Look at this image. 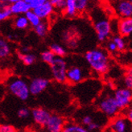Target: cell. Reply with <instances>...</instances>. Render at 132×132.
Instances as JSON below:
<instances>
[{
  "mask_svg": "<svg viewBox=\"0 0 132 132\" xmlns=\"http://www.w3.org/2000/svg\"><path fill=\"white\" fill-rule=\"evenodd\" d=\"M17 132H28V131H17Z\"/></svg>",
  "mask_w": 132,
  "mask_h": 132,
  "instance_id": "obj_40",
  "label": "cell"
},
{
  "mask_svg": "<svg viewBox=\"0 0 132 132\" xmlns=\"http://www.w3.org/2000/svg\"><path fill=\"white\" fill-rule=\"evenodd\" d=\"M123 115L126 117L127 119L132 125V104L130 105L128 108H127L126 110H125V113H124Z\"/></svg>",
  "mask_w": 132,
  "mask_h": 132,
  "instance_id": "obj_36",
  "label": "cell"
},
{
  "mask_svg": "<svg viewBox=\"0 0 132 132\" xmlns=\"http://www.w3.org/2000/svg\"><path fill=\"white\" fill-rule=\"evenodd\" d=\"M112 10L120 19L132 17V2L129 0H119L112 2Z\"/></svg>",
  "mask_w": 132,
  "mask_h": 132,
  "instance_id": "obj_10",
  "label": "cell"
},
{
  "mask_svg": "<svg viewBox=\"0 0 132 132\" xmlns=\"http://www.w3.org/2000/svg\"><path fill=\"white\" fill-rule=\"evenodd\" d=\"M10 3V9L14 15H25L29 11L30 6L26 0H11L8 1Z\"/></svg>",
  "mask_w": 132,
  "mask_h": 132,
  "instance_id": "obj_15",
  "label": "cell"
},
{
  "mask_svg": "<svg viewBox=\"0 0 132 132\" xmlns=\"http://www.w3.org/2000/svg\"><path fill=\"white\" fill-rule=\"evenodd\" d=\"M0 132H17V130L11 125L2 124L0 125Z\"/></svg>",
  "mask_w": 132,
  "mask_h": 132,
  "instance_id": "obj_35",
  "label": "cell"
},
{
  "mask_svg": "<svg viewBox=\"0 0 132 132\" xmlns=\"http://www.w3.org/2000/svg\"><path fill=\"white\" fill-rule=\"evenodd\" d=\"M111 39L116 45L118 52H122L126 49L127 44H126V41L124 39V37L121 36L118 34H114V36L111 37Z\"/></svg>",
  "mask_w": 132,
  "mask_h": 132,
  "instance_id": "obj_26",
  "label": "cell"
},
{
  "mask_svg": "<svg viewBox=\"0 0 132 132\" xmlns=\"http://www.w3.org/2000/svg\"><path fill=\"white\" fill-rule=\"evenodd\" d=\"M102 90L100 81L96 79H87L75 85L74 94L77 100L82 104H89L95 101Z\"/></svg>",
  "mask_w": 132,
  "mask_h": 132,
  "instance_id": "obj_6",
  "label": "cell"
},
{
  "mask_svg": "<svg viewBox=\"0 0 132 132\" xmlns=\"http://www.w3.org/2000/svg\"><path fill=\"white\" fill-rule=\"evenodd\" d=\"M108 129L111 132H131L132 125L124 115L118 114L109 122Z\"/></svg>",
  "mask_w": 132,
  "mask_h": 132,
  "instance_id": "obj_11",
  "label": "cell"
},
{
  "mask_svg": "<svg viewBox=\"0 0 132 132\" xmlns=\"http://www.w3.org/2000/svg\"><path fill=\"white\" fill-rule=\"evenodd\" d=\"M126 75L132 77V65L129 66V67L127 69V71H126Z\"/></svg>",
  "mask_w": 132,
  "mask_h": 132,
  "instance_id": "obj_37",
  "label": "cell"
},
{
  "mask_svg": "<svg viewBox=\"0 0 132 132\" xmlns=\"http://www.w3.org/2000/svg\"><path fill=\"white\" fill-rule=\"evenodd\" d=\"M61 132H89L87 129L77 122H67Z\"/></svg>",
  "mask_w": 132,
  "mask_h": 132,
  "instance_id": "obj_19",
  "label": "cell"
},
{
  "mask_svg": "<svg viewBox=\"0 0 132 132\" xmlns=\"http://www.w3.org/2000/svg\"><path fill=\"white\" fill-rule=\"evenodd\" d=\"M84 58L91 71L98 75L106 73L110 68V57L104 48L95 47L87 51Z\"/></svg>",
  "mask_w": 132,
  "mask_h": 132,
  "instance_id": "obj_3",
  "label": "cell"
},
{
  "mask_svg": "<svg viewBox=\"0 0 132 132\" xmlns=\"http://www.w3.org/2000/svg\"><path fill=\"white\" fill-rule=\"evenodd\" d=\"M40 57H41V60L44 62H45L46 64H48L49 65H51L56 59L55 55L52 53L49 49L42 52L41 54H40Z\"/></svg>",
  "mask_w": 132,
  "mask_h": 132,
  "instance_id": "obj_28",
  "label": "cell"
},
{
  "mask_svg": "<svg viewBox=\"0 0 132 132\" xmlns=\"http://www.w3.org/2000/svg\"><path fill=\"white\" fill-rule=\"evenodd\" d=\"M51 114H52L48 110L42 107H36L31 110V115L33 121L41 127H44L46 125L49 118L51 117Z\"/></svg>",
  "mask_w": 132,
  "mask_h": 132,
  "instance_id": "obj_13",
  "label": "cell"
},
{
  "mask_svg": "<svg viewBox=\"0 0 132 132\" xmlns=\"http://www.w3.org/2000/svg\"><path fill=\"white\" fill-rule=\"evenodd\" d=\"M11 54V46L6 39L0 37V60L9 57Z\"/></svg>",
  "mask_w": 132,
  "mask_h": 132,
  "instance_id": "obj_18",
  "label": "cell"
},
{
  "mask_svg": "<svg viewBox=\"0 0 132 132\" xmlns=\"http://www.w3.org/2000/svg\"><path fill=\"white\" fill-rule=\"evenodd\" d=\"M75 3L78 14H81V13H83L86 11L89 3V2L87 0H75Z\"/></svg>",
  "mask_w": 132,
  "mask_h": 132,
  "instance_id": "obj_29",
  "label": "cell"
},
{
  "mask_svg": "<svg viewBox=\"0 0 132 132\" xmlns=\"http://www.w3.org/2000/svg\"><path fill=\"white\" fill-rule=\"evenodd\" d=\"M64 118L57 114H52L45 126L43 127L46 132H61L64 125Z\"/></svg>",
  "mask_w": 132,
  "mask_h": 132,
  "instance_id": "obj_12",
  "label": "cell"
},
{
  "mask_svg": "<svg viewBox=\"0 0 132 132\" xmlns=\"http://www.w3.org/2000/svg\"><path fill=\"white\" fill-rule=\"evenodd\" d=\"M52 33L67 51L86 52L95 48L97 37L90 21L85 19H69L58 21Z\"/></svg>",
  "mask_w": 132,
  "mask_h": 132,
  "instance_id": "obj_1",
  "label": "cell"
},
{
  "mask_svg": "<svg viewBox=\"0 0 132 132\" xmlns=\"http://www.w3.org/2000/svg\"><path fill=\"white\" fill-rule=\"evenodd\" d=\"M2 4H3V1H0V7H1Z\"/></svg>",
  "mask_w": 132,
  "mask_h": 132,
  "instance_id": "obj_39",
  "label": "cell"
},
{
  "mask_svg": "<svg viewBox=\"0 0 132 132\" xmlns=\"http://www.w3.org/2000/svg\"><path fill=\"white\" fill-rule=\"evenodd\" d=\"M12 15V13L10 9L9 2H3V4L0 7V23L8 19Z\"/></svg>",
  "mask_w": 132,
  "mask_h": 132,
  "instance_id": "obj_23",
  "label": "cell"
},
{
  "mask_svg": "<svg viewBox=\"0 0 132 132\" xmlns=\"http://www.w3.org/2000/svg\"><path fill=\"white\" fill-rule=\"evenodd\" d=\"M89 17L97 41L105 43L112 34L111 21L108 17V14L104 9L97 6L92 9Z\"/></svg>",
  "mask_w": 132,
  "mask_h": 132,
  "instance_id": "obj_2",
  "label": "cell"
},
{
  "mask_svg": "<svg viewBox=\"0 0 132 132\" xmlns=\"http://www.w3.org/2000/svg\"><path fill=\"white\" fill-rule=\"evenodd\" d=\"M19 57L25 65H31L37 60L36 56L33 53H30V52H28V53H22V52H19Z\"/></svg>",
  "mask_w": 132,
  "mask_h": 132,
  "instance_id": "obj_25",
  "label": "cell"
},
{
  "mask_svg": "<svg viewBox=\"0 0 132 132\" xmlns=\"http://www.w3.org/2000/svg\"><path fill=\"white\" fill-rule=\"evenodd\" d=\"M49 50L55 55L56 57H61L64 58L67 55L68 51L65 49L64 47L58 43H52L49 46Z\"/></svg>",
  "mask_w": 132,
  "mask_h": 132,
  "instance_id": "obj_21",
  "label": "cell"
},
{
  "mask_svg": "<svg viewBox=\"0 0 132 132\" xmlns=\"http://www.w3.org/2000/svg\"><path fill=\"white\" fill-rule=\"evenodd\" d=\"M4 94V89H3V86L2 85V81H1V78H0V99L3 97Z\"/></svg>",
  "mask_w": 132,
  "mask_h": 132,
  "instance_id": "obj_38",
  "label": "cell"
},
{
  "mask_svg": "<svg viewBox=\"0 0 132 132\" xmlns=\"http://www.w3.org/2000/svg\"><path fill=\"white\" fill-rule=\"evenodd\" d=\"M63 12L64 15L69 17V19H73L76 17L78 12L77 11L75 0H66V6Z\"/></svg>",
  "mask_w": 132,
  "mask_h": 132,
  "instance_id": "obj_20",
  "label": "cell"
},
{
  "mask_svg": "<svg viewBox=\"0 0 132 132\" xmlns=\"http://www.w3.org/2000/svg\"><path fill=\"white\" fill-rule=\"evenodd\" d=\"M131 132H132V131H131Z\"/></svg>",
  "mask_w": 132,
  "mask_h": 132,
  "instance_id": "obj_42",
  "label": "cell"
},
{
  "mask_svg": "<svg viewBox=\"0 0 132 132\" xmlns=\"http://www.w3.org/2000/svg\"><path fill=\"white\" fill-rule=\"evenodd\" d=\"M51 3L55 9H58L64 11L66 6V0H51Z\"/></svg>",
  "mask_w": 132,
  "mask_h": 132,
  "instance_id": "obj_32",
  "label": "cell"
},
{
  "mask_svg": "<svg viewBox=\"0 0 132 132\" xmlns=\"http://www.w3.org/2000/svg\"><path fill=\"white\" fill-rule=\"evenodd\" d=\"M67 62L64 58L56 57L50 65V70L52 78L59 83L67 82Z\"/></svg>",
  "mask_w": 132,
  "mask_h": 132,
  "instance_id": "obj_8",
  "label": "cell"
},
{
  "mask_svg": "<svg viewBox=\"0 0 132 132\" xmlns=\"http://www.w3.org/2000/svg\"><path fill=\"white\" fill-rule=\"evenodd\" d=\"M26 1H27L28 4L29 5L31 10H35L38 6L43 4L45 0H26Z\"/></svg>",
  "mask_w": 132,
  "mask_h": 132,
  "instance_id": "obj_34",
  "label": "cell"
},
{
  "mask_svg": "<svg viewBox=\"0 0 132 132\" xmlns=\"http://www.w3.org/2000/svg\"><path fill=\"white\" fill-rule=\"evenodd\" d=\"M6 89L21 101H27L30 97L29 84L23 78L11 77L6 81Z\"/></svg>",
  "mask_w": 132,
  "mask_h": 132,
  "instance_id": "obj_7",
  "label": "cell"
},
{
  "mask_svg": "<svg viewBox=\"0 0 132 132\" xmlns=\"http://www.w3.org/2000/svg\"><path fill=\"white\" fill-rule=\"evenodd\" d=\"M34 31L36 32V34L39 37H45L48 35V31H49V23L46 20L44 21L42 20L41 23L39 25H37L36 28H34Z\"/></svg>",
  "mask_w": 132,
  "mask_h": 132,
  "instance_id": "obj_22",
  "label": "cell"
},
{
  "mask_svg": "<svg viewBox=\"0 0 132 132\" xmlns=\"http://www.w3.org/2000/svg\"><path fill=\"white\" fill-rule=\"evenodd\" d=\"M49 85V81L44 77H36L30 81L29 83V90L30 94L31 95H39L44 92Z\"/></svg>",
  "mask_w": 132,
  "mask_h": 132,
  "instance_id": "obj_14",
  "label": "cell"
},
{
  "mask_svg": "<svg viewBox=\"0 0 132 132\" xmlns=\"http://www.w3.org/2000/svg\"><path fill=\"white\" fill-rule=\"evenodd\" d=\"M25 16H26V18L28 19L29 25L31 26L32 28H36V26L39 25L42 21L41 19L36 15V13L32 10H30L29 11H28L27 13H26Z\"/></svg>",
  "mask_w": 132,
  "mask_h": 132,
  "instance_id": "obj_27",
  "label": "cell"
},
{
  "mask_svg": "<svg viewBox=\"0 0 132 132\" xmlns=\"http://www.w3.org/2000/svg\"><path fill=\"white\" fill-rule=\"evenodd\" d=\"M104 48L106 50V52L108 53H115V52H118L116 45L114 44V43L112 41L111 39H109L108 40H106L104 43Z\"/></svg>",
  "mask_w": 132,
  "mask_h": 132,
  "instance_id": "obj_30",
  "label": "cell"
},
{
  "mask_svg": "<svg viewBox=\"0 0 132 132\" xmlns=\"http://www.w3.org/2000/svg\"><path fill=\"white\" fill-rule=\"evenodd\" d=\"M94 105L97 110L107 118L112 119L119 114L120 110L115 102L114 89L110 85L102 89L100 94L94 101Z\"/></svg>",
  "mask_w": 132,
  "mask_h": 132,
  "instance_id": "obj_5",
  "label": "cell"
},
{
  "mask_svg": "<svg viewBox=\"0 0 132 132\" xmlns=\"http://www.w3.org/2000/svg\"><path fill=\"white\" fill-rule=\"evenodd\" d=\"M54 10L55 8L51 3V2L46 1L45 0L43 4H41L39 6H38L37 8L32 11L36 13V15L41 20H44V19H47L48 17H50L52 13H53Z\"/></svg>",
  "mask_w": 132,
  "mask_h": 132,
  "instance_id": "obj_16",
  "label": "cell"
},
{
  "mask_svg": "<svg viewBox=\"0 0 132 132\" xmlns=\"http://www.w3.org/2000/svg\"><path fill=\"white\" fill-rule=\"evenodd\" d=\"M67 62V82L76 85L84 81L90 77L91 69L85 58L74 56L73 60L66 61Z\"/></svg>",
  "mask_w": 132,
  "mask_h": 132,
  "instance_id": "obj_4",
  "label": "cell"
},
{
  "mask_svg": "<svg viewBox=\"0 0 132 132\" xmlns=\"http://www.w3.org/2000/svg\"><path fill=\"white\" fill-rule=\"evenodd\" d=\"M131 2H132V0H131Z\"/></svg>",
  "mask_w": 132,
  "mask_h": 132,
  "instance_id": "obj_41",
  "label": "cell"
},
{
  "mask_svg": "<svg viewBox=\"0 0 132 132\" xmlns=\"http://www.w3.org/2000/svg\"><path fill=\"white\" fill-rule=\"evenodd\" d=\"M122 88H126L127 89L132 90V77L125 75L122 80Z\"/></svg>",
  "mask_w": 132,
  "mask_h": 132,
  "instance_id": "obj_33",
  "label": "cell"
},
{
  "mask_svg": "<svg viewBox=\"0 0 132 132\" xmlns=\"http://www.w3.org/2000/svg\"><path fill=\"white\" fill-rule=\"evenodd\" d=\"M31 115V110L27 107H21L17 111V116L21 119H26Z\"/></svg>",
  "mask_w": 132,
  "mask_h": 132,
  "instance_id": "obj_31",
  "label": "cell"
},
{
  "mask_svg": "<svg viewBox=\"0 0 132 132\" xmlns=\"http://www.w3.org/2000/svg\"><path fill=\"white\" fill-rule=\"evenodd\" d=\"M118 34L122 37L129 36L132 34V17L118 20Z\"/></svg>",
  "mask_w": 132,
  "mask_h": 132,
  "instance_id": "obj_17",
  "label": "cell"
},
{
  "mask_svg": "<svg viewBox=\"0 0 132 132\" xmlns=\"http://www.w3.org/2000/svg\"><path fill=\"white\" fill-rule=\"evenodd\" d=\"M115 102L120 110H125L132 103V90L126 88H118L114 90Z\"/></svg>",
  "mask_w": 132,
  "mask_h": 132,
  "instance_id": "obj_9",
  "label": "cell"
},
{
  "mask_svg": "<svg viewBox=\"0 0 132 132\" xmlns=\"http://www.w3.org/2000/svg\"><path fill=\"white\" fill-rule=\"evenodd\" d=\"M14 26L19 30H24L28 28L29 23L25 15H17L14 19Z\"/></svg>",
  "mask_w": 132,
  "mask_h": 132,
  "instance_id": "obj_24",
  "label": "cell"
}]
</instances>
